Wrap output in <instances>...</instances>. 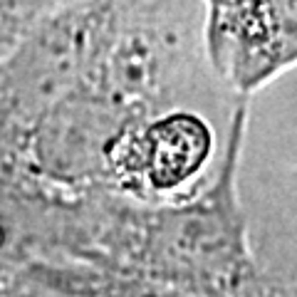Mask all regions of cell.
I'll return each instance as SVG.
<instances>
[{"label": "cell", "instance_id": "1", "mask_svg": "<svg viewBox=\"0 0 297 297\" xmlns=\"http://www.w3.org/2000/svg\"><path fill=\"white\" fill-rule=\"evenodd\" d=\"M248 131V99L230 121L216 176L193 196L139 203L109 191L72 196L57 221L55 245L67 258L141 272L193 297H258L262 270L238 176Z\"/></svg>", "mask_w": 297, "mask_h": 297}, {"label": "cell", "instance_id": "2", "mask_svg": "<svg viewBox=\"0 0 297 297\" xmlns=\"http://www.w3.org/2000/svg\"><path fill=\"white\" fill-rule=\"evenodd\" d=\"M223 97L233 94L184 102L129 126L109 154L104 191L139 203H169L198 193L216 176L230 131L218 134L206 109L213 104L201 102Z\"/></svg>", "mask_w": 297, "mask_h": 297}, {"label": "cell", "instance_id": "3", "mask_svg": "<svg viewBox=\"0 0 297 297\" xmlns=\"http://www.w3.org/2000/svg\"><path fill=\"white\" fill-rule=\"evenodd\" d=\"M206 55L213 74L248 99L297 67V0L206 5Z\"/></svg>", "mask_w": 297, "mask_h": 297}, {"label": "cell", "instance_id": "4", "mask_svg": "<svg viewBox=\"0 0 297 297\" xmlns=\"http://www.w3.org/2000/svg\"><path fill=\"white\" fill-rule=\"evenodd\" d=\"M30 277L47 297H193L141 272L79 258L35 260Z\"/></svg>", "mask_w": 297, "mask_h": 297}, {"label": "cell", "instance_id": "5", "mask_svg": "<svg viewBox=\"0 0 297 297\" xmlns=\"http://www.w3.org/2000/svg\"><path fill=\"white\" fill-rule=\"evenodd\" d=\"M280 196H282V213L297 223V169H290L280 179Z\"/></svg>", "mask_w": 297, "mask_h": 297}]
</instances>
